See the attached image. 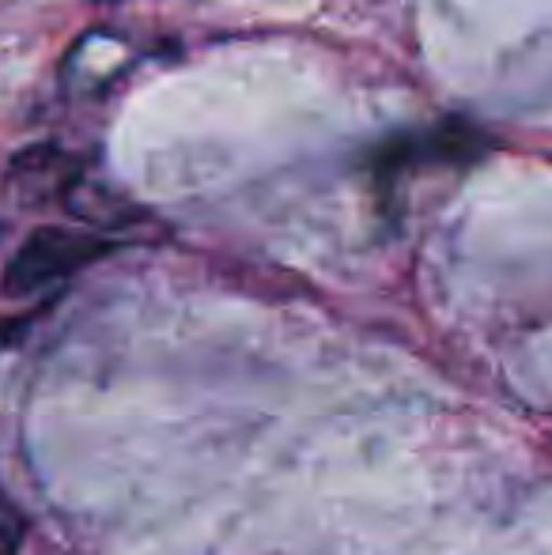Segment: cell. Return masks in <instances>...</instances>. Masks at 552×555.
<instances>
[{
  "label": "cell",
  "mask_w": 552,
  "mask_h": 555,
  "mask_svg": "<svg viewBox=\"0 0 552 555\" xmlns=\"http://www.w3.org/2000/svg\"><path fill=\"white\" fill-rule=\"evenodd\" d=\"M488 147H492L488 137L473 129L470 121H442L435 129L401 132L394 140H383L371 152V178L378 185H390L398 175L427 167V163H435V167H470Z\"/></svg>",
  "instance_id": "obj_2"
},
{
  "label": "cell",
  "mask_w": 552,
  "mask_h": 555,
  "mask_svg": "<svg viewBox=\"0 0 552 555\" xmlns=\"http://www.w3.org/2000/svg\"><path fill=\"white\" fill-rule=\"evenodd\" d=\"M118 242L103 238L91 231H73V227H38L20 242L0 280V292L12 299H27V295L42 292L50 284H61L73 272L95 264L99 257L114 254Z\"/></svg>",
  "instance_id": "obj_1"
},
{
  "label": "cell",
  "mask_w": 552,
  "mask_h": 555,
  "mask_svg": "<svg viewBox=\"0 0 552 555\" xmlns=\"http://www.w3.org/2000/svg\"><path fill=\"white\" fill-rule=\"evenodd\" d=\"M23 544V518L4 495H0V555H15Z\"/></svg>",
  "instance_id": "obj_3"
}]
</instances>
